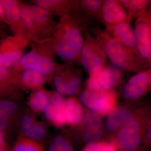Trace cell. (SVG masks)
I'll return each mask as SVG.
<instances>
[{
  "label": "cell",
  "mask_w": 151,
  "mask_h": 151,
  "mask_svg": "<svg viewBox=\"0 0 151 151\" xmlns=\"http://www.w3.org/2000/svg\"><path fill=\"white\" fill-rule=\"evenodd\" d=\"M85 29L73 17L63 16L57 22L52 37L45 43L55 54L65 63L73 65L80 63L84 42Z\"/></svg>",
  "instance_id": "obj_1"
},
{
  "label": "cell",
  "mask_w": 151,
  "mask_h": 151,
  "mask_svg": "<svg viewBox=\"0 0 151 151\" xmlns=\"http://www.w3.org/2000/svg\"><path fill=\"white\" fill-rule=\"evenodd\" d=\"M91 32L103 47L111 63L126 71L137 73L145 70V61L119 43L106 29L93 27Z\"/></svg>",
  "instance_id": "obj_2"
},
{
  "label": "cell",
  "mask_w": 151,
  "mask_h": 151,
  "mask_svg": "<svg viewBox=\"0 0 151 151\" xmlns=\"http://www.w3.org/2000/svg\"><path fill=\"white\" fill-rule=\"evenodd\" d=\"M23 21L27 31L30 45L48 40L57 24L53 16L44 9L19 1Z\"/></svg>",
  "instance_id": "obj_3"
},
{
  "label": "cell",
  "mask_w": 151,
  "mask_h": 151,
  "mask_svg": "<svg viewBox=\"0 0 151 151\" xmlns=\"http://www.w3.org/2000/svg\"><path fill=\"white\" fill-rule=\"evenodd\" d=\"M30 45L31 50L24 54L12 68L18 73L25 69H33L43 74L47 79H51L57 65L55 55L44 42L32 43Z\"/></svg>",
  "instance_id": "obj_4"
},
{
  "label": "cell",
  "mask_w": 151,
  "mask_h": 151,
  "mask_svg": "<svg viewBox=\"0 0 151 151\" xmlns=\"http://www.w3.org/2000/svg\"><path fill=\"white\" fill-rule=\"evenodd\" d=\"M141 112L134 119L124 126L117 139L118 148L121 151H140L142 143L147 116Z\"/></svg>",
  "instance_id": "obj_5"
},
{
  "label": "cell",
  "mask_w": 151,
  "mask_h": 151,
  "mask_svg": "<svg viewBox=\"0 0 151 151\" xmlns=\"http://www.w3.org/2000/svg\"><path fill=\"white\" fill-rule=\"evenodd\" d=\"M84 32V42L80 54V63L90 74L105 66L108 58L97 39L91 35L86 29Z\"/></svg>",
  "instance_id": "obj_6"
},
{
  "label": "cell",
  "mask_w": 151,
  "mask_h": 151,
  "mask_svg": "<svg viewBox=\"0 0 151 151\" xmlns=\"http://www.w3.org/2000/svg\"><path fill=\"white\" fill-rule=\"evenodd\" d=\"M122 76V70L120 68L112 63L106 64L100 70L89 74L87 90L93 92L112 91L120 83Z\"/></svg>",
  "instance_id": "obj_7"
},
{
  "label": "cell",
  "mask_w": 151,
  "mask_h": 151,
  "mask_svg": "<svg viewBox=\"0 0 151 151\" xmlns=\"http://www.w3.org/2000/svg\"><path fill=\"white\" fill-rule=\"evenodd\" d=\"M33 4L40 7L52 16L68 15L73 17L84 27H87L88 20L81 12L79 1L75 0H35Z\"/></svg>",
  "instance_id": "obj_8"
},
{
  "label": "cell",
  "mask_w": 151,
  "mask_h": 151,
  "mask_svg": "<svg viewBox=\"0 0 151 151\" xmlns=\"http://www.w3.org/2000/svg\"><path fill=\"white\" fill-rule=\"evenodd\" d=\"M27 45V40L14 35L3 39L0 42V68L9 69L16 65L24 55Z\"/></svg>",
  "instance_id": "obj_9"
},
{
  "label": "cell",
  "mask_w": 151,
  "mask_h": 151,
  "mask_svg": "<svg viewBox=\"0 0 151 151\" xmlns=\"http://www.w3.org/2000/svg\"><path fill=\"white\" fill-rule=\"evenodd\" d=\"M116 95L114 90L105 92H93L85 90L79 98L83 105L94 111L105 115L114 110Z\"/></svg>",
  "instance_id": "obj_10"
},
{
  "label": "cell",
  "mask_w": 151,
  "mask_h": 151,
  "mask_svg": "<svg viewBox=\"0 0 151 151\" xmlns=\"http://www.w3.org/2000/svg\"><path fill=\"white\" fill-rule=\"evenodd\" d=\"M134 30L138 54L144 61L151 63V29L147 12L136 19Z\"/></svg>",
  "instance_id": "obj_11"
},
{
  "label": "cell",
  "mask_w": 151,
  "mask_h": 151,
  "mask_svg": "<svg viewBox=\"0 0 151 151\" xmlns=\"http://www.w3.org/2000/svg\"><path fill=\"white\" fill-rule=\"evenodd\" d=\"M151 88V68L138 72L124 86L123 95L127 100H137Z\"/></svg>",
  "instance_id": "obj_12"
},
{
  "label": "cell",
  "mask_w": 151,
  "mask_h": 151,
  "mask_svg": "<svg viewBox=\"0 0 151 151\" xmlns=\"http://www.w3.org/2000/svg\"><path fill=\"white\" fill-rule=\"evenodd\" d=\"M4 10L6 24L12 31L14 35L30 42L26 29L22 19L19 1L0 0Z\"/></svg>",
  "instance_id": "obj_13"
},
{
  "label": "cell",
  "mask_w": 151,
  "mask_h": 151,
  "mask_svg": "<svg viewBox=\"0 0 151 151\" xmlns=\"http://www.w3.org/2000/svg\"><path fill=\"white\" fill-rule=\"evenodd\" d=\"M127 11L118 0H103L98 19L106 28L127 21Z\"/></svg>",
  "instance_id": "obj_14"
},
{
  "label": "cell",
  "mask_w": 151,
  "mask_h": 151,
  "mask_svg": "<svg viewBox=\"0 0 151 151\" xmlns=\"http://www.w3.org/2000/svg\"><path fill=\"white\" fill-rule=\"evenodd\" d=\"M81 71L72 64L57 63L54 74L58 75L65 84V95H75L79 92L81 80Z\"/></svg>",
  "instance_id": "obj_15"
},
{
  "label": "cell",
  "mask_w": 151,
  "mask_h": 151,
  "mask_svg": "<svg viewBox=\"0 0 151 151\" xmlns=\"http://www.w3.org/2000/svg\"><path fill=\"white\" fill-rule=\"evenodd\" d=\"M105 29L122 45L139 55L137 50L134 32L130 23L127 21L122 22Z\"/></svg>",
  "instance_id": "obj_16"
},
{
  "label": "cell",
  "mask_w": 151,
  "mask_h": 151,
  "mask_svg": "<svg viewBox=\"0 0 151 151\" xmlns=\"http://www.w3.org/2000/svg\"><path fill=\"white\" fill-rule=\"evenodd\" d=\"M86 129L82 137L83 142L87 145L96 143L103 135V125L100 116L92 111L84 113L82 118Z\"/></svg>",
  "instance_id": "obj_17"
},
{
  "label": "cell",
  "mask_w": 151,
  "mask_h": 151,
  "mask_svg": "<svg viewBox=\"0 0 151 151\" xmlns=\"http://www.w3.org/2000/svg\"><path fill=\"white\" fill-rule=\"evenodd\" d=\"M18 73L12 68H0V102L9 100L13 96L19 87Z\"/></svg>",
  "instance_id": "obj_18"
},
{
  "label": "cell",
  "mask_w": 151,
  "mask_h": 151,
  "mask_svg": "<svg viewBox=\"0 0 151 151\" xmlns=\"http://www.w3.org/2000/svg\"><path fill=\"white\" fill-rule=\"evenodd\" d=\"M135 116L134 113L127 108L117 107L107 117L105 126L109 131H115L123 125L125 126L132 122Z\"/></svg>",
  "instance_id": "obj_19"
},
{
  "label": "cell",
  "mask_w": 151,
  "mask_h": 151,
  "mask_svg": "<svg viewBox=\"0 0 151 151\" xmlns=\"http://www.w3.org/2000/svg\"><path fill=\"white\" fill-rule=\"evenodd\" d=\"M47 80L43 74L33 69H25L18 75L19 86L33 90L42 87Z\"/></svg>",
  "instance_id": "obj_20"
},
{
  "label": "cell",
  "mask_w": 151,
  "mask_h": 151,
  "mask_svg": "<svg viewBox=\"0 0 151 151\" xmlns=\"http://www.w3.org/2000/svg\"><path fill=\"white\" fill-rule=\"evenodd\" d=\"M127 14V22L129 23L134 19L142 15L151 2L149 0H119Z\"/></svg>",
  "instance_id": "obj_21"
},
{
  "label": "cell",
  "mask_w": 151,
  "mask_h": 151,
  "mask_svg": "<svg viewBox=\"0 0 151 151\" xmlns=\"http://www.w3.org/2000/svg\"><path fill=\"white\" fill-rule=\"evenodd\" d=\"M21 129L24 134L33 140L42 139L46 134L44 127L35 124L32 118L28 115H25L22 119Z\"/></svg>",
  "instance_id": "obj_22"
},
{
  "label": "cell",
  "mask_w": 151,
  "mask_h": 151,
  "mask_svg": "<svg viewBox=\"0 0 151 151\" xmlns=\"http://www.w3.org/2000/svg\"><path fill=\"white\" fill-rule=\"evenodd\" d=\"M65 115L66 123L70 125L78 124L83 118V109L80 103L73 97L66 101Z\"/></svg>",
  "instance_id": "obj_23"
},
{
  "label": "cell",
  "mask_w": 151,
  "mask_h": 151,
  "mask_svg": "<svg viewBox=\"0 0 151 151\" xmlns=\"http://www.w3.org/2000/svg\"><path fill=\"white\" fill-rule=\"evenodd\" d=\"M49 103V93L43 89V87L33 90L29 100L30 107L36 112L44 111Z\"/></svg>",
  "instance_id": "obj_24"
},
{
  "label": "cell",
  "mask_w": 151,
  "mask_h": 151,
  "mask_svg": "<svg viewBox=\"0 0 151 151\" xmlns=\"http://www.w3.org/2000/svg\"><path fill=\"white\" fill-rule=\"evenodd\" d=\"M103 0H80L79 5L81 12L88 20L98 19Z\"/></svg>",
  "instance_id": "obj_25"
},
{
  "label": "cell",
  "mask_w": 151,
  "mask_h": 151,
  "mask_svg": "<svg viewBox=\"0 0 151 151\" xmlns=\"http://www.w3.org/2000/svg\"><path fill=\"white\" fill-rule=\"evenodd\" d=\"M18 110L16 103L11 100H3L0 102V119H6L10 123L12 116Z\"/></svg>",
  "instance_id": "obj_26"
},
{
  "label": "cell",
  "mask_w": 151,
  "mask_h": 151,
  "mask_svg": "<svg viewBox=\"0 0 151 151\" xmlns=\"http://www.w3.org/2000/svg\"><path fill=\"white\" fill-rule=\"evenodd\" d=\"M81 151H117L115 146L110 143H94L87 145Z\"/></svg>",
  "instance_id": "obj_27"
},
{
  "label": "cell",
  "mask_w": 151,
  "mask_h": 151,
  "mask_svg": "<svg viewBox=\"0 0 151 151\" xmlns=\"http://www.w3.org/2000/svg\"><path fill=\"white\" fill-rule=\"evenodd\" d=\"M50 103L54 106L57 110H65L66 101L61 94L57 92L49 93Z\"/></svg>",
  "instance_id": "obj_28"
},
{
  "label": "cell",
  "mask_w": 151,
  "mask_h": 151,
  "mask_svg": "<svg viewBox=\"0 0 151 151\" xmlns=\"http://www.w3.org/2000/svg\"><path fill=\"white\" fill-rule=\"evenodd\" d=\"M52 144L58 151H74L70 143L61 137H55Z\"/></svg>",
  "instance_id": "obj_29"
},
{
  "label": "cell",
  "mask_w": 151,
  "mask_h": 151,
  "mask_svg": "<svg viewBox=\"0 0 151 151\" xmlns=\"http://www.w3.org/2000/svg\"><path fill=\"white\" fill-rule=\"evenodd\" d=\"M145 137L143 138V145L140 151H147L151 150V120L146 126L145 132Z\"/></svg>",
  "instance_id": "obj_30"
},
{
  "label": "cell",
  "mask_w": 151,
  "mask_h": 151,
  "mask_svg": "<svg viewBox=\"0 0 151 151\" xmlns=\"http://www.w3.org/2000/svg\"><path fill=\"white\" fill-rule=\"evenodd\" d=\"M51 122L56 127H63L66 123L65 110L56 109L55 114Z\"/></svg>",
  "instance_id": "obj_31"
},
{
  "label": "cell",
  "mask_w": 151,
  "mask_h": 151,
  "mask_svg": "<svg viewBox=\"0 0 151 151\" xmlns=\"http://www.w3.org/2000/svg\"><path fill=\"white\" fill-rule=\"evenodd\" d=\"M26 151H45L43 146L40 143L31 139H27Z\"/></svg>",
  "instance_id": "obj_32"
},
{
  "label": "cell",
  "mask_w": 151,
  "mask_h": 151,
  "mask_svg": "<svg viewBox=\"0 0 151 151\" xmlns=\"http://www.w3.org/2000/svg\"><path fill=\"white\" fill-rule=\"evenodd\" d=\"M55 112H56L55 108L50 103H49L48 105L47 106L44 111L45 118L47 120L51 122L54 117Z\"/></svg>",
  "instance_id": "obj_33"
},
{
  "label": "cell",
  "mask_w": 151,
  "mask_h": 151,
  "mask_svg": "<svg viewBox=\"0 0 151 151\" xmlns=\"http://www.w3.org/2000/svg\"><path fill=\"white\" fill-rule=\"evenodd\" d=\"M27 138H21L17 141L12 151H26Z\"/></svg>",
  "instance_id": "obj_34"
},
{
  "label": "cell",
  "mask_w": 151,
  "mask_h": 151,
  "mask_svg": "<svg viewBox=\"0 0 151 151\" xmlns=\"http://www.w3.org/2000/svg\"><path fill=\"white\" fill-rule=\"evenodd\" d=\"M0 19L4 23L6 24V21L5 15L4 10V7L1 1H0Z\"/></svg>",
  "instance_id": "obj_35"
},
{
  "label": "cell",
  "mask_w": 151,
  "mask_h": 151,
  "mask_svg": "<svg viewBox=\"0 0 151 151\" xmlns=\"http://www.w3.org/2000/svg\"><path fill=\"white\" fill-rule=\"evenodd\" d=\"M0 147L6 149V145L4 139V135L1 131H0Z\"/></svg>",
  "instance_id": "obj_36"
},
{
  "label": "cell",
  "mask_w": 151,
  "mask_h": 151,
  "mask_svg": "<svg viewBox=\"0 0 151 151\" xmlns=\"http://www.w3.org/2000/svg\"><path fill=\"white\" fill-rule=\"evenodd\" d=\"M7 36L6 35L5 31L2 27H0V42L4 38Z\"/></svg>",
  "instance_id": "obj_37"
},
{
  "label": "cell",
  "mask_w": 151,
  "mask_h": 151,
  "mask_svg": "<svg viewBox=\"0 0 151 151\" xmlns=\"http://www.w3.org/2000/svg\"><path fill=\"white\" fill-rule=\"evenodd\" d=\"M58 151L57 149L52 144L50 145L49 147L48 151Z\"/></svg>",
  "instance_id": "obj_38"
},
{
  "label": "cell",
  "mask_w": 151,
  "mask_h": 151,
  "mask_svg": "<svg viewBox=\"0 0 151 151\" xmlns=\"http://www.w3.org/2000/svg\"><path fill=\"white\" fill-rule=\"evenodd\" d=\"M6 149L0 147V151H6Z\"/></svg>",
  "instance_id": "obj_39"
},
{
  "label": "cell",
  "mask_w": 151,
  "mask_h": 151,
  "mask_svg": "<svg viewBox=\"0 0 151 151\" xmlns=\"http://www.w3.org/2000/svg\"><path fill=\"white\" fill-rule=\"evenodd\" d=\"M147 12L148 14L150 15V16L151 17V10L150 11V12H148V11H147Z\"/></svg>",
  "instance_id": "obj_40"
},
{
  "label": "cell",
  "mask_w": 151,
  "mask_h": 151,
  "mask_svg": "<svg viewBox=\"0 0 151 151\" xmlns=\"http://www.w3.org/2000/svg\"><path fill=\"white\" fill-rule=\"evenodd\" d=\"M1 24H4V23L0 19V25Z\"/></svg>",
  "instance_id": "obj_41"
}]
</instances>
